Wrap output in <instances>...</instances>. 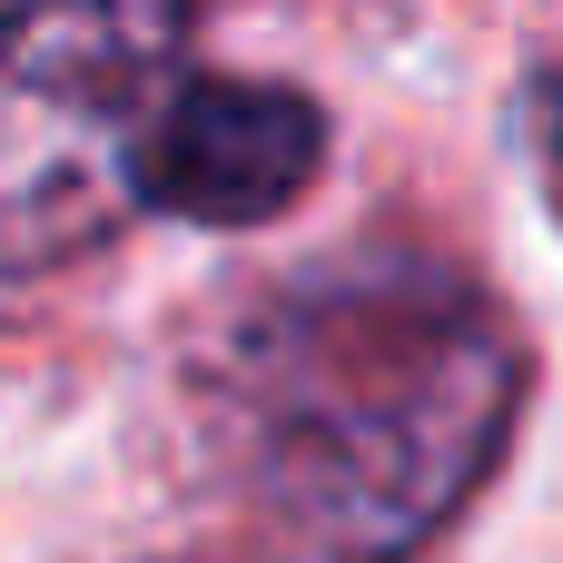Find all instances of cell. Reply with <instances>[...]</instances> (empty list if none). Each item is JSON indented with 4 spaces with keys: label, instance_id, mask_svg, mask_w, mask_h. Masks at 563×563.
Here are the masks:
<instances>
[{
    "label": "cell",
    "instance_id": "1",
    "mask_svg": "<svg viewBox=\"0 0 563 563\" xmlns=\"http://www.w3.org/2000/svg\"><path fill=\"white\" fill-rule=\"evenodd\" d=\"M515 396L505 307L406 247L267 287L218 346V426L247 495L327 563L426 554L495 475Z\"/></svg>",
    "mask_w": 563,
    "mask_h": 563
},
{
    "label": "cell",
    "instance_id": "2",
    "mask_svg": "<svg viewBox=\"0 0 563 563\" xmlns=\"http://www.w3.org/2000/svg\"><path fill=\"white\" fill-rule=\"evenodd\" d=\"M178 89V0L0 10V277H49L148 208V158Z\"/></svg>",
    "mask_w": 563,
    "mask_h": 563
},
{
    "label": "cell",
    "instance_id": "3",
    "mask_svg": "<svg viewBox=\"0 0 563 563\" xmlns=\"http://www.w3.org/2000/svg\"><path fill=\"white\" fill-rule=\"evenodd\" d=\"M327 158V109L277 79H188L158 158H148V208L188 228H267L317 188Z\"/></svg>",
    "mask_w": 563,
    "mask_h": 563
},
{
    "label": "cell",
    "instance_id": "4",
    "mask_svg": "<svg viewBox=\"0 0 563 563\" xmlns=\"http://www.w3.org/2000/svg\"><path fill=\"white\" fill-rule=\"evenodd\" d=\"M544 158H554V198H563V79L544 89Z\"/></svg>",
    "mask_w": 563,
    "mask_h": 563
}]
</instances>
